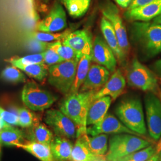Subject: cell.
I'll list each match as a JSON object with an SVG mask.
<instances>
[{
    "label": "cell",
    "mask_w": 161,
    "mask_h": 161,
    "mask_svg": "<svg viewBox=\"0 0 161 161\" xmlns=\"http://www.w3.org/2000/svg\"><path fill=\"white\" fill-rule=\"evenodd\" d=\"M130 39L144 57L161 53V25L154 22L135 21L130 26Z\"/></svg>",
    "instance_id": "6da1fadb"
},
{
    "label": "cell",
    "mask_w": 161,
    "mask_h": 161,
    "mask_svg": "<svg viewBox=\"0 0 161 161\" xmlns=\"http://www.w3.org/2000/svg\"><path fill=\"white\" fill-rule=\"evenodd\" d=\"M97 91L78 92L69 93L61 102L59 109L76 124L78 127L77 137L86 132V118L90 105ZM76 137V138H77Z\"/></svg>",
    "instance_id": "7a4b0ae2"
},
{
    "label": "cell",
    "mask_w": 161,
    "mask_h": 161,
    "mask_svg": "<svg viewBox=\"0 0 161 161\" xmlns=\"http://www.w3.org/2000/svg\"><path fill=\"white\" fill-rule=\"evenodd\" d=\"M115 114L118 119L132 131L141 136L147 134L143 105L139 98L130 97L122 99L117 104Z\"/></svg>",
    "instance_id": "3957f363"
},
{
    "label": "cell",
    "mask_w": 161,
    "mask_h": 161,
    "mask_svg": "<svg viewBox=\"0 0 161 161\" xmlns=\"http://www.w3.org/2000/svg\"><path fill=\"white\" fill-rule=\"evenodd\" d=\"M149 141L131 134H119L109 139L108 151L105 157L108 161H117L121 158L151 145Z\"/></svg>",
    "instance_id": "277c9868"
},
{
    "label": "cell",
    "mask_w": 161,
    "mask_h": 161,
    "mask_svg": "<svg viewBox=\"0 0 161 161\" xmlns=\"http://www.w3.org/2000/svg\"><path fill=\"white\" fill-rule=\"evenodd\" d=\"M127 80L130 86L143 92L159 94L156 76L137 58H134L127 70Z\"/></svg>",
    "instance_id": "5b68a950"
},
{
    "label": "cell",
    "mask_w": 161,
    "mask_h": 161,
    "mask_svg": "<svg viewBox=\"0 0 161 161\" xmlns=\"http://www.w3.org/2000/svg\"><path fill=\"white\" fill-rule=\"evenodd\" d=\"M80 60L64 61L49 66L48 81L58 92L67 95L75 80L76 69Z\"/></svg>",
    "instance_id": "8992f818"
},
{
    "label": "cell",
    "mask_w": 161,
    "mask_h": 161,
    "mask_svg": "<svg viewBox=\"0 0 161 161\" xmlns=\"http://www.w3.org/2000/svg\"><path fill=\"white\" fill-rule=\"evenodd\" d=\"M22 99L30 109L42 111L50 108L58 100V96L41 89L34 81H29L23 86Z\"/></svg>",
    "instance_id": "52a82bcc"
},
{
    "label": "cell",
    "mask_w": 161,
    "mask_h": 161,
    "mask_svg": "<svg viewBox=\"0 0 161 161\" xmlns=\"http://www.w3.org/2000/svg\"><path fill=\"white\" fill-rule=\"evenodd\" d=\"M44 121L56 136L68 139L77 137V125L60 110H48L45 114Z\"/></svg>",
    "instance_id": "ba28073f"
},
{
    "label": "cell",
    "mask_w": 161,
    "mask_h": 161,
    "mask_svg": "<svg viewBox=\"0 0 161 161\" xmlns=\"http://www.w3.org/2000/svg\"><path fill=\"white\" fill-rule=\"evenodd\" d=\"M147 131L151 138L158 140L161 136V100L157 95L147 92L144 97Z\"/></svg>",
    "instance_id": "9c48e42d"
},
{
    "label": "cell",
    "mask_w": 161,
    "mask_h": 161,
    "mask_svg": "<svg viewBox=\"0 0 161 161\" xmlns=\"http://www.w3.org/2000/svg\"><path fill=\"white\" fill-rule=\"evenodd\" d=\"M102 14L103 17L112 24L121 50L127 58L130 51V44L127 30L119 15L118 9L114 4L109 3L102 8Z\"/></svg>",
    "instance_id": "30bf717a"
},
{
    "label": "cell",
    "mask_w": 161,
    "mask_h": 161,
    "mask_svg": "<svg viewBox=\"0 0 161 161\" xmlns=\"http://www.w3.org/2000/svg\"><path fill=\"white\" fill-rule=\"evenodd\" d=\"M86 132L88 135L91 136H95L100 134H119L124 133L141 136L127 128L114 115L108 113L100 122L87 127Z\"/></svg>",
    "instance_id": "8fae6325"
},
{
    "label": "cell",
    "mask_w": 161,
    "mask_h": 161,
    "mask_svg": "<svg viewBox=\"0 0 161 161\" xmlns=\"http://www.w3.org/2000/svg\"><path fill=\"white\" fill-rule=\"evenodd\" d=\"M92 61L105 67L110 72H114L116 68L118 60L114 52L100 36H96L93 41Z\"/></svg>",
    "instance_id": "7c38bea8"
},
{
    "label": "cell",
    "mask_w": 161,
    "mask_h": 161,
    "mask_svg": "<svg viewBox=\"0 0 161 161\" xmlns=\"http://www.w3.org/2000/svg\"><path fill=\"white\" fill-rule=\"evenodd\" d=\"M67 26L66 14L64 7L56 2L51 10L38 25V29L45 32H56L64 29Z\"/></svg>",
    "instance_id": "4fadbf2b"
},
{
    "label": "cell",
    "mask_w": 161,
    "mask_h": 161,
    "mask_svg": "<svg viewBox=\"0 0 161 161\" xmlns=\"http://www.w3.org/2000/svg\"><path fill=\"white\" fill-rule=\"evenodd\" d=\"M62 42L64 45L72 48L81 58L85 54L92 53V35L87 29H80L70 32Z\"/></svg>",
    "instance_id": "5bb4252c"
},
{
    "label": "cell",
    "mask_w": 161,
    "mask_h": 161,
    "mask_svg": "<svg viewBox=\"0 0 161 161\" xmlns=\"http://www.w3.org/2000/svg\"><path fill=\"white\" fill-rule=\"evenodd\" d=\"M110 73L109 70L103 66L97 64L91 65L79 92L99 90L109 79Z\"/></svg>",
    "instance_id": "9a60e30c"
},
{
    "label": "cell",
    "mask_w": 161,
    "mask_h": 161,
    "mask_svg": "<svg viewBox=\"0 0 161 161\" xmlns=\"http://www.w3.org/2000/svg\"><path fill=\"white\" fill-rule=\"evenodd\" d=\"M126 85V80L121 70H115L103 87L94 95V100L104 96H109L115 100L123 92Z\"/></svg>",
    "instance_id": "2e32d148"
},
{
    "label": "cell",
    "mask_w": 161,
    "mask_h": 161,
    "mask_svg": "<svg viewBox=\"0 0 161 161\" xmlns=\"http://www.w3.org/2000/svg\"><path fill=\"white\" fill-rule=\"evenodd\" d=\"M161 14V0H154L146 6L127 10L124 16L130 21L149 22Z\"/></svg>",
    "instance_id": "e0dca14e"
},
{
    "label": "cell",
    "mask_w": 161,
    "mask_h": 161,
    "mask_svg": "<svg viewBox=\"0 0 161 161\" xmlns=\"http://www.w3.org/2000/svg\"><path fill=\"white\" fill-rule=\"evenodd\" d=\"M100 28L104 40L114 52L117 60L121 65H124L126 63L127 57L121 50L118 38L112 24L105 17H103L101 19Z\"/></svg>",
    "instance_id": "ac0fdd59"
},
{
    "label": "cell",
    "mask_w": 161,
    "mask_h": 161,
    "mask_svg": "<svg viewBox=\"0 0 161 161\" xmlns=\"http://www.w3.org/2000/svg\"><path fill=\"white\" fill-rule=\"evenodd\" d=\"M112 101L109 96H104L94 100L88 111L86 125H93L102 121L108 114Z\"/></svg>",
    "instance_id": "d6986e66"
},
{
    "label": "cell",
    "mask_w": 161,
    "mask_h": 161,
    "mask_svg": "<svg viewBox=\"0 0 161 161\" xmlns=\"http://www.w3.org/2000/svg\"><path fill=\"white\" fill-rule=\"evenodd\" d=\"M97 156L92 153L90 148L88 134L79 136L73 146L70 161H92Z\"/></svg>",
    "instance_id": "ffe728a7"
},
{
    "label": "cell",
    "mask_w": 161,
    "mask_h": 161,
    "mask_svg": "<svg viewBox=\"0 0 161 161\" xmlns=\"http://www.w3.org/2000/svg\"><path fill=\"white\" fill-rule=\"evenodd\" d=\"M74 145L68 138L55 136L50 144L54 161H70Z\"/></svg>",
    "instance_id": "44dd1931"
},
{
    "label": "cell",
    "mask_w": 161,
    "mask_h": 161,
    "mask_svg": "<svg viewBox=\"0 0 161 161\" xmlns=\"http://www.w3.org/2000/svg\"><path fill=\"white\" fill-rule=\"evenodd\" d=\"M24 132L25 138L29 142L50 145L54 138L53 134L44 124L40 122L27 128Z\"/></svg>",
    "instance_id": "7402d4cb"
},
{
    "label": "cell",
    "mask_w": 161,
    "mask_h": 161,
    "mask_svg": "<svg viewBox=\"0 0 161 161\" xmlns=\"http://www.w3.org/2000/svg\"><path fill=\"white\" fill-rule=\"evenodd\" d=\"M17 147L26 150L41 161H54L50 145L28 141L18 145Z\"/></svg>",
    "instance_id": "603a6c76"
},
{
    "label": "cell",
    "mask_w": 161,
    "mask_h": 161,
    "mask_svg": "<svg viewBox=\"0 0 161 161\" xmlns=\"http://www.w3.org/2000/svg\"><path fill=\"white\" fill-rule=\"evenodd\" d=\"M92 61V53L85 54L80 58L76 69L75 80L69 93H75L80 91V86H82L86 80L90 67L91 66L90 64Z\"/></svg>",
    "instance_id": "cb8c5ba5"
},
{
    "label": "cell",
    "mask_w": 161,
    "mask_h": 161,
    "mask_svg": "<svg viewBox=\"0 0 161 161\" xmlns=\"http://www.w3.org/2000/svg\"><path fill=\"white\" fill-rule=\"evenodd\" d=\"M24 132L8 125L0 131V143L2 144L10 146H16L23 144L25 140Z\"/></svg>",
    "instance_id": "d4e9b609"
},
{
    "label": "cell",
    "mask_w": 161,
    "mask_h": 161,
    "mask_svg": "<svg viewBox=\"0 0 161 161\" xmlns=\"http://www.w3.org/2000/svg\"><path fill=\"white\" fill-rule=\"evenodd\" d=\"M66 8L70 16L82 17L88 11L91 0H60Z\"/></svg>",
    "instance_id": "484cf974"
},
{
    "label": "cell",
    "mask_w": 161,
    "mask_h": 161,
    "mask_svg": "<svg viewBox=\"0 0 161 161\" xmlns=\"http://www.w3.org/2000/svg\"><path fill=\"white\" fill-rule=\"evenodd\" d=\"M108 136L100 134L89 137V146L92 153L96 156H105L108 151Z\"/></svg>",
    "instance_id": "4316f807"
},
{
    "label": "cell",
    "mask_w": 161,
    "mask_h": 161,
    "mask_svg": "<svg viewBox=\"0 0 161 161\" xmlns=\"http://www.w3.org/2000/svg\"><path fill=\"white\" fill-rule=\"evenodd\" d=\"M48 48H51L58 53L64 61L80 60V55L72 48L62 44L61 41L49 43Z\"/></svg>",
    "instance_id": "83f0119b"
},
{
    "label": "cell",
    "mask_w": 161,
    "mask_h": 161,
    "mask_svg": "<svg viewBox=\"0 0 161 161\" xmlns=\"http://www.w3.org/2000/svg\"><path fill=\"white\" fill-rule=\"evenodd\" d=\"M17 68L22 70L29 76L36 80L42 81L48 74L49 66L45 64H34L26 66H20Z\"/></svg>",
    "instance_id": "f1b7e54d"
},
{
    "label": "cell",
    "mask_w": 161,
    "mask_h": 161,
    "mask_svg": "<svg viewBox=\"0 0 161 161\" xmlns=\"http://www.w3.org/2000/svg\"><path fill=\"white\" fill-rule=\"evenodd\" d=\"M156 153V146H149L121 158L117 161H146Z\"/></svg>",
    "instance_id": "f546056e"
},
{
    "label": "cell",
    "mask_w": 161,
    "mask_h": 161,
    "mask_svg": "<svg viewBox=\"0 0 161 161\" xmlns=\"http://www.w3.org/2000/svg\"><path fill=\"white\" fill-rule=\"evenodd\" d=\"M13 66L19 67L20 66H26L34 64H44L43 53H36L23 58H13L8 60Z\"/></svg>",
    "instance_id": "4dcf8cb0"
},
{
    "label": "cell",
    "mask_w": 161,
    "mask_h": 161,
    "mask_svg": "<svg viewBox=\"0 0 161 161\" xmlns=\"http://www.w3.org/2000/svg\"><path fill=\"white\" fill-rule=\"evenodd\" d=\"M18 116L19 126L22 128H29L40 122L37 115L25 108L18 109Z\"/></svg>",
    "instance_id": "1f68e13d"
},
{
    "label": "cell",
    "mask_w": 161,
    "mask_h": 161,
    "mask_svg": "<svg viewBox=\"0 0 161 161\" xmlns=\"http://www.w3.org/2000/svg\"><path fill=\"white\" fill-rule=\"evenodd\" d=\"M70 31L68 29L61 33H54V32H35L32 33L31 37L35 38L38 40L42 42H52V41H62L66 36L69 34Z\"/></svg>",
    "instance_id": "d6a6232c"
},
{
    "label": "cell",
    "mask_w": 161,
    "mask_h": 161,
    "mask_svg": "<svg viewBox=\"0 0 161 161\" xmlns=\"http://www.w3.org/2000/svg\"><path fill=\"white\" fill-rule=\"evenodd\" d=\"M1 76L4 80L10 82H24L26 80L25 75L14 66L7 67L2 72Z\"/></svg>",
    "instance_id": "836d02e7"
},
{
    "label": "cell",
    "mask_w": 161,
    "mask_h": 161,
    "mask_svg": "<svg viewBox=\"0 0 161 161\" xmlns=\"http://www.w3.org/2000/svg\"><path fill=\"white\" fill-rule=\"evenodd\" d=\"M43 54L44 64L48 66L64 62V59L56 52L51 48H47L45 52H43Z\"/></svg>",
    "instance_id": "e575fe53"
},
{
    "label": "cell",
    "mask_w": 161,
    "mask_h": 161,
    "mask_svg": "<svg viewBox=\"0 0 161 161\" xmlns=\"http://www.w3.org/2000/svg\"><path fill=\"white\" fill-rule=\"evenodd\" d=\"M48 42H42L31 37L28 42V48L30 52L36 53H41L45 52L48 47Z\"/></svg>",
    "instance_id": "d590c367"
},
{
    "label": "cell",
    "mask_w": 161,
    "mask_h": 161,
    "mask_svg": "<svg viewBox=\"0 0 161 161\" xmlns=\"http://www.w3.org/2000/svg\"><path fill=\"white\" fill-rule=\"evenodd\" d=\"M0 116L7 124L10 125H19V116L12 112L7 111L0 107Z\"/></svg>",
    "instance_id": "8d00e7d4"
},
{
    "label": "cell",
    "mask_w": 161,
    "mask_h": 161,
    "mask_svg": "<svg viewBox=\"0 0 161 161\" xmlns=\"http://www.w3.org/2000/svg\"><path fill=\"white\" fill-rule=\"evenodd\" d=\"M154 0H132L131 4L128 7L127 10H130L136 8H139V7L146 6L151 2H152Z\"/></svg>",
    "instance_id": "74e56055"
},
{
    "label": "cell",
    "mask_w": 161,
    "mask_h": 161,
    "mask_svg": "<svg viewBox=\"0 0 161 161\" xmlns=\"http://www.w3.org/2000/svg\"><path fill=\"white\" fill-rule=\"evenodd\" d=\"M153 70L156 75L161 80V59L157 60L154 63Z\"/></svg>",
    "instance_id": "f35d334b"
},
{
    "label": "cell",
    "mask_w": 161,
    "mask_h": 161,
    "mask_svg": "<svg viewBox=\"0 0 161 161\" xmlns=\"http://www.w3.org/2000/svg\"><path fill=\"white\" fill-rule=\"evenodd\" d=\"M116 3L122 8H128L132 0H115Z\"/></svg>",
    "instance_id": "ab89813d"
},
{
    "label": "cell",
    "mask_w": 161,
    "mask_h": 161,
    "mask_svg": "<svg viewBox=\"0 0 161 161\" xmlns=\"http://www.w3.org/2000/svg\"><path fill=\"white\" fill-rule=\"evenodd\" d=\"M146 161H161V153H156Z\"/></svg>",
    "instance_id": "60d3db41"
},
{
    "label": "cell",
    "mask_w": 161,
    "mask_h": 161,
    "mask_svg": "<svg viewBox=\"0 0 161 161\" xmlns=\"http://www.w3.org/2000/svg\"><path fill=\"white\" fill-rule=\"evenodd\" d=\"M156 153H161V136L159 139L158 143L156 145Z\"/></svg>",
    "instance_id": "b9f144b4"
},
{
    "label": "cell",
    "mask_w": 161,
    "mask_h": 161,
    "mask_svg": "<svg viewBox=\"0 0 161 161\" xmlns=\"http://www.w3.org/2000/svg\"><path fill=\"white\" fill-rule=\"evenodd\" d=\"M9 124H7L5 121L3 119V118L0 116V131L4 127H7Z\"/></svg>",
    "instance_id": "7bdbcfd3"
},
{
    "label": "cell",
    "mask_w": 161,
    "mask_h": 161,
    "mask_svg": "<svg viewBox=\"0 0 161 161\" xmlns=\"http://www.w3.org/2000/svg\"><path fill=\"white\" fill-rule=\"evenodd\" d=\"M92 161H108L107 159H106V157H105V156H97L94 159H93Z\"/></svg>",
    "instance_id": "ee69618b"
},
{
    "label": "cell",
    "mask_w": 161,
    "mask_h": 161,
    "mask_svg": "<svg viewBox=\"0 0 161 161\" xmlns=\"http://www.w3.org/2000/svg\"><path fill=\"white\" fill-rule=\"evenodd\" d=\"M153 22L157 23V24H159L161 25V14L160 15H159L158 17H155L153 20Z\"/></svg>",
    "instance_id": "f6af8a7d"
},
{
    "label": "cell",
    "mask_w": 161,
    "mask_h": 161,
    "mask_svg": "<svg viewBox=\"0 0 161 161\" xmlns=\"http://www.w3.org/2000/svg\"><path fill=\"white\" fill-rule=\"evenodd\" d=\"M2 145L0 143V160H1V153H2Z\"/></svg>",
    "instance_id": "bcb514c9"
},
{
    "label": "cell",
    "mask_w": 161,
    "mask_h": 161,
    "mask_svg": "<svg viewBox=\"0 0 161 161\" xmlns=\"http://www.w3.org/2000/svg\"><path fill=\"white\" fill-rule=\"evenodd\" d=\"M38 1H40L42 3H48L50 0H38Z\"/></svg>",
    "instance_id": "7dc6e473"
},
{
    "label": "cell",
    "mask_w": 161,
    "mask_h": 161,
    "mask_svg": "<svg viewBox=\"0 0 161 161\" xmlns=\"http://www.w3.org/2000/svg\"><path fill=\"white\" fill-rule=\"evenodd\" d=\"M159 96H160V98H159L161 99V92H159Z\"/></svg>",
    "instance_id": "c3c4849f"
}]
</instances>
